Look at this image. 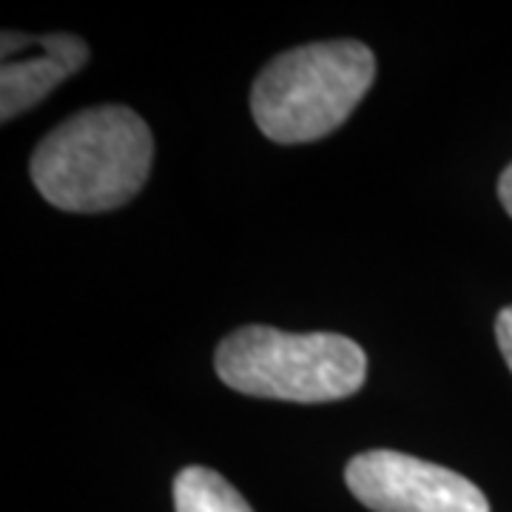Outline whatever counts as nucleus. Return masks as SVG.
<instances>
[{"mask_svg":"<svg viewBox=\"0 0 512 512\" xmlns=\"http://www.w3.org/2000/svg\"><path fill=\"white\" fill-rule=\"evenodd\" d=\"M154 140L126 106H94L46 134L32 154V183L60 211L100 214L131 202L146 185Z\"/></svg>","mask_w":512,"mask_h":512,"instance_id":"obj_1","label":"nucleus"},{"mask_svg":"<svg viewBox=\"0 0 512 512\" xmlns=\"http://www.w3.org/2000/svg\"><path fill=\"white\" fill-rule=\"evenodd\" d=\"M498 197H501L504 211L512 217V163L504 168V174H501V180H498Z\"/></svg>","mask_w":512,"mask_h":512,"instance_id":"obj_8","label":"nucleus"},{"mask_svg":"<svg viewBox=\"0 0 512 512\" xmlns=\"http://www.w3.org/2000/svg\"><path fill=\"white\" fill-rule=\"evenodd\" d=\"M345 481L373 512H490V501L473 481L396 450L350 458Z\"/></svg>","mask_w":512,"mask_h":512,"instance_id":"obj_4","label":"nucleus"},{"mask_svg":"<svg viewBox=\"0 0 512 512\" xmlns=\"http://www.w3.org/2000/svg\"><path fill=\"white\" fill-rule=\"evenodd\" d=\"M495 339H498V348L504 353V362L512 370V305L498 313V319H495Z\"/></svg>","mask_w":512,"mask_h":512,"instance_id":"obj_7","label":"nucleus"},{"mask_svg":"<svg viewBox=\"0 0 512 512\" xmlns=\"http://www.w3.org/2000/svg\"><path fill=\"white\" fill-rule=\"evenodd\" d=\"M174 504L177 512H254L239 490L208 467H185L174 478Z\"/></svg>","mask_w":512,"mask_h":512,"instance_id":"obj_6","label":"nucleus"},{"mask_svg":"<svg viewBox=\"0 0 512 512\" xmlns=\"http://www.w3.org/2000/svg\"><path fill=\"white\" fill-rule=\"evenodd\" d=\"M376 80V57L359 40H325L274 57L254 83L259 131L282 146L313 143L345 126Z\"/></svg>","mask_w":512,"mask_h":512,"instance_id":"obj_2","label":"nucleus"},{"mask_svg":"<svg viewBox=\"0 0 512 512\" xmlns=\"http://www.w3.org/2000/svg\"><path fill=\"white\" fill-rule=\"evenodd\" d=\"M214 367L222 382L245 396L325 404L348 399L365 384L367 356L339 333H285L248 325L222 339Z\"/></svg>","mask_w":512,"mask_h":512,"instance_id":"obj_3","label":"nucleus"},{"mask_svg":"<svg viewBox=\"0 0 512 512\" xmlns=\"http://www.w3.org/2000/svg\"><path fill=\"white\" fill-rule=\"evenodd\" d=\"M89 60V46L74 35L29 37L3 32L0 69V117L9 123L37 106Z\"/></svg>","mask_w":512,"mask_h":512,"instance_id":"obj_5","label":"nucleus"}]
</instances>
